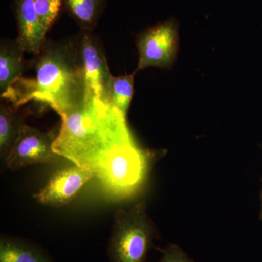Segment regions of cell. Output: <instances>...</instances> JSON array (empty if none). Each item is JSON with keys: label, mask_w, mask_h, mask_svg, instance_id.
Returning a JSON list of instances; mask_svg holds the SVG:
<instances>
[{"label": "cell", "mask_w": 262, "mask_h": 262, "mask_svg": "<svg viewBox=\"0 0 262 262\" xmlns=\"http://www.w3.org/2000/svg\"><path fill=\"white\" fill-rule=\"evenodd\" d=\"M134 143L126 116L108 101L86 97L62 117L53 148L61 158L99 179L116 155Z\"/></svg>", "instance_id": "1"}, {"label": "cell", "mask_w": 262, "mask_h": 262, "mask_svg": "<svg viewBox=\"0 0 262 262\" xmlns=\"http://www.w3.org/2000/svg\"><path fill=\"white\" fill-rule=\"evenodd\" d=\"M36 63L35 76H20L1 96L13 110L36 101L48 105L63 117L79 107L86 98L83 69L72 44L48 46Z\"/></svg>", "instance_id": "2"}, {"label": "cell", "mask_w": 262, "mask_h": 262, "mask_svg": "<svg viewBox=\"0 0 262 262\" xmlns=\"http://www.w3.org/2000/svg\"><path fill=\"white\" fill-rule=\"evenodd\" d=\"M155 231L146 213L144 202L115 214L108 244L111 262H144L152 246Z\"/></svg>", "instance_id": "3"}, {"label": "cell", "mask_w": 262, "mask_h": 262, "mask_svg": "<svg viewBox=\"0 0 262 262\" xmlns=\"http://www.w3.org/2000/svg\"><path fill=\"white\" fill-rule=\"evenodd\" d=\"M58 131L53 129L42 132L23 124L4 160L5 165L10 170H15L29 165L58 161L61 157L55 152L53 146Z\"/></svg>", "instance_id": "4"}, {"label": "cell", "mask_w": 262, "mask_h": 262, "mask_svg": "<svg viewBox=\"0 0 262 262\" xmlns=\"http://www.w3.org/2000/svg\"><path fill=\"white\" fill-rule=\"evenodd\" d=\"M178 25L173 18L145 31L138 40L139 59L136 71L171 65L178 51Z\"/></svg>", "instance_id": "5"}, {"label": "cell", "mask_w": 262, "mask_h": 262, "mask_svg": "<svg viewBox=\"0 0 262 262\" xmlns=\"http://www.w3.org/2000/svg\"><path fill=\"white\" fill-rule=\"evenodd\" d=\"M93 172L75 165L57 170L45 187L33 195L42 205L67 206L78 194L84 184L94 178Z\"/></svg>", "instance_id": "6"}, {"label": "cell", "mask_w": 262, "mask_h": 262, "mask_svg": "<svg viewBox=\"0 0 262 262\" xmlns=\"http://www.w3.org/2000/svg\"><path fill=\"white\" fill-rule=\"evenodd\" d=\"M80 46L81 64L83 69L86 97L107 101L112 75L102 50L91 36L84 34Z\"/></svg>", "instance_id": "7"}, {"label": "cell", "mask_w": 262, "mask_h": 262, "mask_svg": "<svg viewBox=\"0 0 262 262\" xmlns=\"http://www.w3.org/2000/svg\"><path fill=\"white\" fill-rule=\"evenodd\" d=\"M15 3L18 28L17 42L24 52L39 54L47 32L38 18L34 0H15Z\"/></svg>", "instance_id": "8"}, {"label": "cell", "mask_w": 262, "mask_h": 262, "mask_svg": "<svg viewBox=\"0 0 262 262\" xmlns=\"http://www.w3.org/2000/svg\"><path fill=\"white\" fill-rule=\"evenodd\" d=\"M0 262L54 261L37 246L4 236L0 239Z\"/></svg>", "instance_id": "9"}, {"label": "cell", "mask_w": 262, "mask_h": 262, "mask_svg": "<svg viewBox=\"0 0 262 262\" xmlns=\"http://www.w3.org/2000/svg\"><path fill=\"white\" fill-rule=\"evenodd\" d=\"M24 50L17 42L13 46L2 45L0 51V91L1 95L21 76Z\"/></svg>", "instance_id": "10"}, {"label": "cell", "mask_w": 262, "mask_h": 262, "mask_svg": "<svg viewBox=\"0 0 262 262\" xmlns=\"http://www.w3.org/2000/svg\"><path fill=\"white\" fill-rule=\"evenodd\" d=\"M134 74L113 77L107 90V101L126 116L134 94Z\"/></svg>", "instance_id": "11"}, {"label": "cell", "mask_w": 262, "mask_h": 262, "mask_svg": "<svg viewBox=\"0 0 262 262\" xmlns=\"http://www.w3.org/2000/svg\"><path fill=\"white\" fill-rule=\"evenodd\" d=\"M67 9L75 20L86 29L96 25L104 0H64Z\"/></svg>", "instance_id": "12"}, {"label": "cell", "mask_w": 262, "mask_h": 262, "mask_svg": "<svg viewBox=\"0 0 262 262\" xmlns=\"http://www.w3.org/2000/svg\"><path fill=\"white\" fill-rule=\"evenodd\" d=\"M23 124L15 116L14 110L2 103L0 106V153L5 159Z\"/></svg>", "instance_id": "13"}, {"label": "cell", "mask_w": 262, "mask_h": 262, "mask_svg": "<svg viewBox=\"0 0 262 262\" xmlns=\"http://www.w3.org/2000/svg\"><path fill=\"white\" fill-rule=\"evenodd\" d=\"M61 4L62 0H34L38 18L46 32L58 17Z\"/></svg>", "instance_id": "14"}, {"label": "cell", "mask_w": 262, "mask_h": 262, "mask_svg": "<svg viewBox=\"0 0 262 262\" xmlns=\"http://www.w3.org/2000/svg\"><path fill=\"white\" fill-rule=\"evenodd\" d=\"M159 262H194L177 245L171 244L163 251Z\"/></svg>", "instance_id": "15"}, {"label": "cell", "mask_w": 262, "mask_h": 262, "mask_svg": "<svg viewBox=\"0 0 262 262\" xmlns=\"http://www.w3.org/2000/svg\"><path fill=\"white\" fill-rule=\"evenodd\" d=\"M261 198H262V194H261ZM261 219H262V205H261Z\"/></svg>", "instance_id": "16"}]
</instances>
